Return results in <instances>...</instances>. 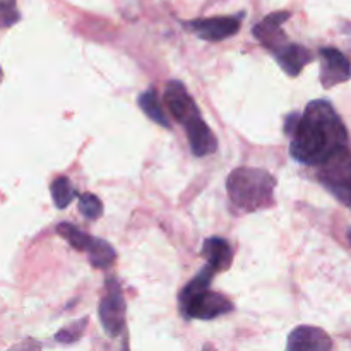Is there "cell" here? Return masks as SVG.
Segmentation results:
<instances>
[{
  "mask_svg": "<svg viewBox=\"0 0 351 351\" xmlns=\"http://www.w3.org/2000/svg\"><path fill=\"white\" fill-rule=\"evenodd\" d=\"M274 187L276 178L264 168H235L226 180L230 201L243 213L271 208L274 204Z\"/></svg>",
  "mask_w": 351,
  "mask_h": 351,
  "instance_id": "cell-2",
  "label": "cell"
},
{
  "mask_svg": "<svg viewBox=\"0 0 351 351\" xmlns=\"http://www.w3.org/2000/svg\"><path fill=\"white\" fill-rule=\"evenodd\" d=\"M185 132H187V139L194 156H209V154L216 153V149H218V141H216L215 134H213V130L209 129V125L204 122L202 117L195 122L189 123L185 127Z\"/></svg>",
  "mask_w": 351,
  "mask_h": 351,
  "instance_id": "cell-12",
  "label": "cell"
},
{
  "mask_svg": "<svg viewBox=\"0 0 351 351\" xmlns=\"http://www.w3.org/2000/svg\"><path fill=\"white\" fill-rule=\"evenodd\" d=\"M57 233L62 239L67 240V243L72 249L79 250V252H86L89 242H91V235L84 233L81 228L72 225V223H60L57 226Z\"/></svg>",
  "mask_w": 351,
  "mask_h": 351,
  "instance_id": "cell-17",
  "label": "cell"
},
{
  "mask_svg": "<svg viewBox=\"0 0 351 351\" xmlns=\"http://www.w3.org/2000/svg\"><path fill=\"white\" fill-rule=\"evenodd\" d=\"M86 254H88L89 264L96 269H108L117 261V250L106 240L98 239V237H91Z\"/></svg>",
  "mask_w": 351,
  "mask_h": 351,
  "instance_id": "cell-14",
  "label": "cell"
},
{
  "mask_svg": "<svg viewBox=\"0 0 351 351\" xmlns=\"http://www.w3.org/2000/svg\"><path fill=\"white\" fill-rule=\"evenodd\" d=\"M122 351H130L129 350V339H123V346H122Z\"/></svg>",
  "mask_w": 351,
  "mask_h": 351,
  "instance_id": "cell-22",
  "label": "cell"
},
{
  "mask_svg": "<svg viewBox=\"0 0 351 351\" xmlns=\"http://www.w3.org/2000/svg\"><path fill=\"white\" fill-rule=\"evenodd\" d=\"M290 156L307 167H322L348 149V129L328 99H314L300 113L290 134Z\"/></svg>",
  "mask_w": 351,
  "mask_h": 351,
  "instance_id": "cell-1",
  "label": "cell"
},
{
  "mask_svg": "<svg viewBox=\"0 0 351 351\" xmlns=\"http://www.w3.org/2000/svg\"><path fill=\"white\" fill-rule=\"evenodd\" d=\"M321 58V84L324 89H331L335 86L351 79V64L350 58L341 50L335 47H324L319 50Z\"/></svg>",
  "mask_w": 351,
  "mask_h": 351,
  "instance_id": "cell-7",
  "label": "cell"
},
{
  "mask_svg": "<svg viewBox=\"0 0 351 351\" xmlns=\"http://www.w3.org/2000/svg\"><path fill=\"white\" fill-rule=\"evenodd\" d=\"M2 77H3V72H2V67H0V82H2Z\"/></svg>",
  "mask_w": 351,
  "mask_h": 351,
  "instance_id": "cell-25",
  "label": "cell"
},
{
  "mask_svg": "<svg viewBox=\"0 0 351 351\" xmlns=\"http://www.w3.org/2000/svg\"><path fill=\"white\" fill-rule=\"evenodd\" d=\"M290 16L291 12H288V10H280V12L269 14V16L264 17L259 24L254 26V36H256L267 50L273 51L274 48H278L280 45H283L285 41H288L287 34L283 33L281 26L290 19Z\"/></svg>",
  "mask_w": 351,
  "mask_h": 351,
  "instance_id": "cell-11",
  "label": "cell"
},
{
  "mask_svg": "<svg viewBox=\"0 0 351 351\" xmlns=\"http://www.w3.org/2000/svg\"><path fill=\"white\" fill-rule=\"evenodd\" d=\"M202 351H216V350L213 348L211 345H206V346H204V350H202Z\"/></svg>",
  "mask_w": 351,
  "mask_h": 351,
  "instance_id": "cell-23",
  "label": "cell"
},
{
  "mask_svg": "<svg viewBox=\"0 0 351 351\" xmlns=\"http://www.w3.org/2000/svg\"><path fill=\"white\" fill-rule=\"evenodd\" d=\"M346 237H348V242H350V245H351V226L348 228V232H346Z\"/></svg>",
  "mask_w": 351,
  "mask_h": 351,
  "instance_id": "cell-24",
  "label": "cell"
},
{
  "mask_svg": "<svg viewBox=\"0 0 351 351\" xmlns=\"http://www.w3.org/2000/svg\"><path fill=\"white\" fill-rule=\"evenodd\" d=\"M201 254L208 259V266L215 273H223V271H226L232 266V245H230L228 240L221 239V237H211V239L206 240Z\"/></svg>",
  "mask_w": 351,
  "mask_h": 351,
  "instance_id": "cell-13",
  "label": "cell"
},
{
  "mask_svg": "<svg viewBox=\"0 0 351 351\" xmlns=\"http://www.w3.org/2000/svg\"><path fill=\"white\" fill-rule=\"evenodd\" d=\"M163 98L165 105H167V108L173 115L175 122L180 123L184 129L189 123L201 119V112H199L194 98H192L191 93L187 91V88L180 81H175L173 79V81L168 82Z\"/></svg>",
  "mask_w": 351,
  "mask_h": 351,
  "instance_id": "cell-6",
  "label": "cell"
},
{
  "mask_svg": "<svg viewBox=\"0 0 351 351\" xmlns=\"http://www.w3.org/2000/svg\"><path fill=\"white\" fill-rule=\"evenodd\" d=\"M332 339L317 326H298L290 332L287 351H331Z\"/></svg>",
  "mask_w": 351,
  "mask_h": 351,
  "instance_id": "cell-9",
  "label": "cell"
},
{
  "mask_svg": "<svg viewBox=\"0 0 351 351\" xmlns=\"http://www.w3.org/2000/svg\"><path fill=\"white\" fill-rule=\"evenodd\" d=\"M215 271L206 264L197 276L192 278L180 293V311L185 319H199V321H213L216 317L233 312V302L225 295L213 291L211 281Z\"/></svg>",
  "mask_w": 351,
  "mask_h": 351,
  "instance_id": "cell-3",
  "label": "cell"
},
{
  "mask_svg": "<svg viewBox=\"0 0 351 351\" xmlns=\"http://www.w3.org/2000/svg\"><path fill=\"white\" fill-rule=\"evenodd\" d=\"M7 351H41V343L38 339L29 338L17 343V345H14L12 348H9Z\"/></svg>",
  "mask_w": 351,
  "mask_h": 351,
  "instance_id": "cell-21",
  "label": "cell"
},
{
  "mask_svg": "<svg viewBox=\"0 0 351 351\" xmlns=\"http://www.w3.org/2000/svg\"><path fill=\"white\" fill-rule=\"evenodd\" d=\"M86 326H88V317H82L79 321L72 322V324H69L67 328H62L55 335V341L62 343V345H72V343L79 341L82 335H84Z\"/></svg>",
  "mask_w": 351,
  "mask_h": 351,
  "instance_id": "cell-19",
  "label": "cell"
},
{
  "mask_svg": "<svg viewBox=\"0 0 351 351\" xmlns=\"http://www.w3.org/2000/svg\"><path fill=\"white\" fill-rule=\"evenodd\" d=\"M240 17L242 16H218L208 19H194L185 23L184 26L197 34L206 41H223L232 38L240 29Z\"/></svg>",
  "mask_w": 351,
  "mask_h": 351,
  "instance_id": "cell-8",
  "label": "cell"
},
{
  "mask_svg": "<svg viewBox=\"0 0 351 351\" xmlns=\"http://www.w3.org/2000/svg\"><path fill=\"white\" fill-rule=\"evenodd\" d=\"M51 191V199H53V204L57 209H65L75 197H77V192L72 187L71 180L67 177H57L50 185Z\"/></svg>",
  "mask_w": 351,
  "mask_h": 351,
  "instance_id": "cell-16",
  "label": "cell"
},
{
  "mask_svg": "<svg viewBox=\"0 0 351 351\" xmlns=\"http://www.w3.org/2000/svg\"><path fill=\"white\" fill-rule=\"evenodd\" d=\"M317 180L336 201L351 209V151H341L319 167Z\"/></svg>",
  "mask_w": 351,
  "mask_h": 351,
  "instance_id": "cell-4",
  "label": "cell"
},
{
  "mask_svg": "<svg viewBox=\"0 0 351 351\" xmlns=\"http://www.w3.org/2000/svg\"><path fill=\"white\" fill-rule=\"evenodd\" d=\"M79 199V211L82 213V216H86L88 219H99L103 215V202L99 201L98 195L89 194V192H82L77 194Z\"/></svg>",
  "mask_w": 351,
  "mask_h": 351,
  "instance_id": "cell-18",
  "label": "cell"
},
{
  "mask_svg": "<svg viewBox=\"0 0 351 351\" xmlns=\"http://www.w3.org/2000/svg\"><path fill=\"white\" fill-rule=\"evenodd\" d=\"M271 53L274 55L276 62L280 64V67L287 72L290 77H297L300 75V72L304 71V67L307 64H311L314 60V55L308 48H305L304 45L291 43V41H285L283 45H280L278 48H274Z\"/></svg>",
  "mask_w": 351,
  "mask_h": 351,
  "instance_id": "cell-10",
  "label": "cell"
},
{
  "mask_svg": "<svg viewBox=\"0 0 351 351\" xmlns=\"http://www.w3.org/2000/svg\"><path fill=\"white\" fill-rule=\"evenodd\" d=\"M137 101H139L141 110H143V113L147 117V119H151L154 123L165 127V129H170L171 123L170 120H168L165 110L161 108V103L160 99H158V95L154 89H147V91L141 93Z\"/></svg>",
  "mask_w": 351,
  "mask_h": 351,
  "instance_id": "cell-15",
  "label": "cell"
},
{
  "mask_svg": "<svg viewBox=\"0 0 351 351\" xmlns=\"http://www.w3.org/2000/svg\"><path fill=\"white\" fill-rule=\"evenodd\" d=\"M98 314L103 331L110 338H117V336L122 335L123 329H125L127 305L122 293V287L117 281V278H106L105 293L99 302Z\"/></svg>",
  "mask_w": 351,
  "mask_h": 351,
  "instance_id": "cell-5",
  "label": "cell"
},
{
  "mask_svg": "<svg viewBox=\"0 0 351 351\" xmlns=\"http://www.w3.org/2000/svg\"><path fill=\"white\" fill-rule=\"evenodd\" d=\"M21 19L16 0H0V29L10 27Z\"/></svg>",
  "mask_w": 351,
  "mask_h": 351,
  "instance_id": "cell-20",
  "label": "cell"
}]
</instances>
